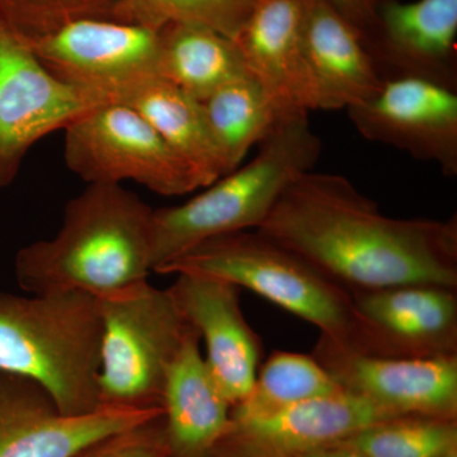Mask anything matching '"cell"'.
I'll return each mask as SVG.
<instances>
[{"label": "cell", "mask_w": 457, "mask_h": 457, "mask_svg": "<svg viewBox=\"0 0 457 457\" xmlns=\"http://www.w3.org/2000/svg\"><path fill=\"white\" fill-rule=\"evenodd\" d=\"M255 230L351 293L413 284L457 288L456 215L389 218L339 174L297 177Z\"/></svg>", "instance_id": "1"}, {"label": "cell", "mask_w": 457, "mask_h": 457, "mask_svg": "<svg viewBox=\"0 0 457 457\" xmlns=\"http://www.w3.org/2000/svg\"><path fill=\"white\" fill-rule=\"evenodd\" d=\"M153 213L122 185L87 186L66 204L55 237L18 252V285L32 295L80 291L102 299L147 281Z\"/></svg>", "instance_id": "2"}, {"label": "cell", "mask_w": 457, "mask_h": 457, "mask_svg": "<svg viewBox=\"0 0 457 457\" xmlns=\"http://www.w3.org/2000/svg\"><path fill=\"white\" fill-rule=\"evenodd\" d=\"M101 343L97 297L80 291L32 296L0 291V372L40 385L64 416L102 407Z\"/></svg>", "instance_id": "3"}, {"label": "cell", "mask_w": 457, "mask_h": 457, "mask_svg": "<svg viewBox=\"0 0 457 457\" xmlns=\"http://www.w3.org/2000/svg\"><path fill=\"white\" fill-rule=\"evenodd\" d=\"M321 153L309 117L282 122L245 165L179 206L153 213L152 270L206 240L257 228L293 180L312 170Z\"/></svg>", "instance_id": "4"}, {"label": "cell", "mask_w": 457, "mask_h": 457, "mask_svg": "<svg viewBox=\"0 0 457 457\" xmlns=\"http://www.w3.org/2000/svg\"><path fill=\"white\" fill-rule=\"evenodd\" d=\"M156 273H200L224 279L303 319L339 345H347L350 339L351 291L257 230L212 237Z\"/></svg>", "instance_id": "5"}, {"label": "cell", "mask_w": 457, "mask_h": 457, "mask_svg": "<svg viewBox=\"0 0 457 457\" xmlns=\"http://www.w3.org/2000/svg\"><path fill=\"white\" fill-rule=\"evenodd\" d=\"M98 300L102 407L162 408L168 372L194 327L170 291L141 282Z\"/></svg>", "instance_id": "6"}, {"label": "cell", "mask_w": 457, "mask_h": 457, "mask_svg": "<svg viewBox=\"0 0 457 457\" xmlns=\"http://www.w3.org/2000/svg\"><path fill=\"white\" fill-rule=\"evenodd\" d=\"M64 131L66 167L88 185L134 180L162 196H182L201 188L187 163L126 104H96Z\"/></svg>", "instance_id": "7"}, {"label": "cell", "mask_w": 457, "mask_h": 457, "mask_svg": "<svg viewBox=\"0 0 457 457\" xmlns=\"http://www.w3.org/2000/svg\"><path fill=\"white\" fill-rule=\"evenodd\" d=\"M29 46L51 73L96 104L161 75V29L128 21L78 18Z\"/></svg>", "instance_id": "8"}, {"label": "cell", "mask_w": 457, "mask_h": 457, "mask_svg": "<svg viewBox=\"0 0 457 457\" xmlns=\"http://www.w3.org/2000/svg\"><path fill=\"white\" fill-rule=\"evenodd\" d=\"M351 294L353 320L343 347L394 359L457 357V288L413 284Z\"/></svg>", "instance_id": "9"}, {"label": "cell", "mask_w": 457, "mask_h": 457, "mask_svg": "<svg viewBox=\"0 0 457 457\" xmlns=\"http://www.w3.org/2000/svg\"><path fill=\"white\" fill-rule=\"evenodd\" d=\"M96 104L51 73L29 44L0 26V188L13 183L38 140L64 130Z\"/></svg>", "instance_id": "10"}, {"label": "cell", "mask_w": 457, "mask_h": 457, "mask_svg": "<svg viewBox=\"0 0 457 457\" xmlns=\"http://www.w3.org/2000/svg\"><path fill=\"white\" fill-rule=\"evenodd\" d=\"M365 139L432 162L445 176L457 174V89L404 77L384 80L380 92L348 108Z\"/></svg>", "instance_id": "11"}, {"label": "cell", "mask_w": 457, "mask_h": 457, "mask_svg": "<svg viewBox=\"0 0 457 457\" xmlns=\"http://www.w3.org/2000/svg\"><path fill=\"white\" fill-rule=\"evenodd\" d=\"M314 359L343 392L402 416L457 417V357L394 359L359 353L319 335Z\"/></svg>", "instance_id": "12"}, {"label": "cell", "mask_w": 457, "mask_h": 457, "mask_svg": "<svg viewBox=\"0 0 457 457\" xmlns=\"http://www.w3.org/2000/svg\"><path fill=\"white\" fill-rule=\"evenodd\" d=\"M161 413V407H101L64 416L40 385L0 372V457H71L90 442Z\"/></svg>", "instance_id": "13"}, {"label": "cell", "mask_w": 457, "mask_h": 457, "mask_svg": "<svg viewBox=\"0 0 457 457\" xmlns=\"http://www.w3.org/2000/svg\"><path fill=\"white\" fill-rule=\"evenodd\" d=\"M396 417L369 400L341 392L267 416L233 420L215 457H296L329 446L366 427Z\"/></svg>", "instance_id": "14"}, {"label": "cell", "mask_w": 457, "mask_h": 457, "mask_svg": "<svg viewBox=\"0 0 457 457\" xmlns=\"http://www.w3.org/2000/svg\"><path fill=\"white\" fill-rule=\"evenodd\" d=\"M186 320L206 345L207 369L231 405L251 392L263 345L245 320L239 287L200 273H177L168 287Z\"/></svg>", "instance_id": "15"}, {"label": "cell", "mask_w": 457, "mask_h": 457, "mask_svg": "<svg viewBox=\"0 0 457 457\" xmlns=\"http://www.w3.org/2000/svg\"><path fill=\"white\" fill-rule=\"evenodd\" d=\"M306 0H257L237 46L281 121L319 110L318 93L303 49Z\"/></svg>", "instance_id": "16"}, {"label": "cell", "mask_w": 457, "mask_h": 457, "mask_svg": "<svg viewBox=\"0 0 457 457\" xmlns=\"http://www.w3.org/2000/svg\"><path fill=\"white\" fill-rule=\"evenodd\" d=\"M457 0H383L363 37L383 80L413 77L457 89Z\"/></svg>", "instance_id": "17"}, {"label": "cell", "mask_w": 457, "mask_h": 457, "mask_svg": "<svg viewBox=\"0 0 457 457\" xmlns=\"http://www.w3.org/2000/svg\"><path fill=\"white\" fill-rule=\"evenodd\" d=\"M303 49L319 110H348L380 92L384 80L362 35L323 0H306Z\"/></svg>", "instance_id": "18"}, {"label": "cell", "mask_w": 457, "mask_h": 457, "mask_svg": "<svg viewBox=\"0 0 457 457\" xmlns=\"http://www.w3.org/2000/svg\"><path fill=\"white\" fill-rule=\"evenodd\" d=\"M194 329L168 372L163 408L168 457H215L231 404L213 380Z\"/></svg>", "instance_id": "19"}, {"label": "cell", "mask_w": 457, "mask_h": 457, "mask_svg": "<svg viewBox=\"0 0 457 457\" xmlns=\"http://www.w3.org/2000/svg\"><path fill=\"white\" fill-rule=\"evenodd\" d=\"M112 102L126 104L141 114L187 163L201 188L227 174L203 102L161 75L144 80Z\"/></svg>", "instance_id": "20"}, {"label": "cell", "mask_w": 457, "mask_h": 457, "mask_svg": "<svg viewBox=\"0 0 457 457\" xmlns=\"http://www.w3.org/2000/svg\"><path fill=\"white\" fill-rule=\"evenodd\" d=\"M159 73L203 102L249 71L237 41L207 27L171 23L161 29Z\"/></svg>", "instance_id": "21"}, {"label": "cell", "mask_w": 457, "mask_h": 457, "mask_svg": "<svg viewBox=\"0 0 457 457\" xmlns=\"http://www.w3.org/2000/svg\"><path fill=\"white\" fill-rule=\"evenodd\" d=\"M203 104L227 173L284 122L251 74L225 84Z\"/></svg>", "instance_id": "22"}, {"label": "cell", "mask_w": 457, "mask_h": 457, "mask_svg": "<svg viewBox=\"0 0 457 457\" xmlns=\"http://www.w3.org/2000/svg\"><path fill=\"white\" fill-rule=\"evenodd\" d=\"M343 390L314 356L273 352L258 370L251 392L231 405L230 418L267 416L281 409Z\"/></svg>", "instance_id": "23"}, {"label": "cell", "mask_w": 457, "mask_h": 457, "mask_svg": "<svg viewBox=\"0 0 457 457\" xmlns=\"http://www.w3.org/2000/svg\"><path fill=\"white\" fill-rule=\"evenodd\" d=\"M365 457H446L457 450L451 418L402 414L380 420L339 441Z\"/></svg>", "instance_id": "24"}, {"label": "cell", "mask_w": 457, "mask_h": 457, "mask_svg": "<svg viewBox=\"0 0 457 457\" xmlns=\"http://www.w3.org/2000/svg\"><path fill=\"white\" fill-rule=\"evenodd\" d=\"M257 0H119V20L162 29L171 23L212 29L236 41Z\"/></svg>", "instance_id": "25"}, {"label": "cell", "mask_w": 457, "mask_h": 457, "mask_svg": "<svg viewBox=\"0 0 457 457\" xmlns=\"http://www.w3.org/2000/svg\"><path fill=\"white\" fill-rule=\"evenodd\" d=\"M117 17V0H0V26L31 45L66 22Z\"/></svg>", "instance_id": "26"}, {"label": "cell", "mask_w": 457, "mask_h": 457, "mask_svg": "<svg viewBox=\"0 0 457 457\" xmlns=\"http://www.w3.org/2000/svg\"><path fill=\"white\" fill-rule=\"evenodd\" d=\"M71 457H168L163 413L90 442Z\"/></svg>", "instance_id": "27"}, {"label": "cell", "mask_w": 457, "mask_h": 457, "mask_svg": "<svg viewBox=\"0 0 457 457\" xmlns=\"http://www.w3.org/2000/svg\"><path fill=\"white\" fill-rule=\"evenodd\" d=\"M366 37L374 29L383 0H323Z\"/></svg>", "instance_id": "28"}, {"label": "cell", "mask_w": 457, "mask_h": 457, "mask_svg": "<svg viewBox=\"0 0 457 457\" xmlns=\"http://www.w3.org/2000/svg\"><path fill=\"white\" fill-rule=\"evenodd\" d=\"M296 457H365L359 451L352 449V447L345 446L343 444H333L329 446L320 447L303 453L302 455Z\"/></svg>", "instance_id": "29"}, {"label": "cell", "mask_w": 457, "mask_h": 457, "mask_svg": "<svg viewBox=\"0 0 457 457\" xmlns=\"http://www.w3.org/2000/svg\"><path fill=\"white\" fill-rule=\"evenodd\" d=\"M446 457H457V450L453 451V453H449Z\"/></svg>", "instance_id": "30"}]
</instances>
